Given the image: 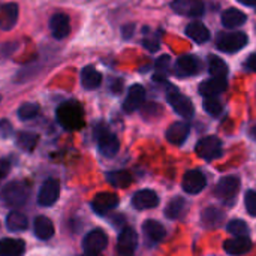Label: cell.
Masks as SVG:
<instances>
[{
	"instance_id": "cell-43",
	"label": "cell",
	"mask_w": 256,
	"mask_h": 256,
	"mask_svg": "<svg viewBox=\"0 0 256 256\" xmlns=\"http://www.w3.org/2000/svg\"><path fill=\"white\" fill-rule=\"evenodd\" d=\"M238 2L246 6H256V0H238Z\"/></svg>"
},
{
	"instance_id": "cell-24",
	"label": "cell",
	"mask_w": 256,
	"mask_h": 256,
	"mask_svg": "<svg viewBox=\"0 0 256 256\" xmlns=\"http://www.w3.org/2000/svg\"><path fill=\"white\" fill-rule=\"evenodd\" d=\"M142 231L146 234L147 238H150L152 242L158 243V242H162L165 238V228L164 225H160L158 220H153V219H148L142 224Z\"/></svg>"
},
{
	"instance_id": "cell-20",
	"label": "cell",
	"mask_w": 256,
	"mask_h": 256,
	"mask_svg": "<svg viewBox=\"0 0 256 256\" xmlns=\"http://www.w3.org/2000/svg\"><path fill=\"white\" fill-rule=\"evenodd\" d=\"M224 249L230 255H244V254H248L252 249V242L248 237H234V238L225 242Z\"/></svg>"
},
{
	"instance_id": "cell-6",
	"label": "cell",
	"mask_w": 256,
	"mask_h": 256,
	"mask_svg": "<svg viewBox=\"0 0 256 256\" xmlns=\"http://www.w3.org/2000/svg\"><path fill=\"white\" fill-rule=\"evenodd\" d=\"M96 138H98V147L99 152L106 156V158H112L118 153L120 148V142L117 140V136L114 134H111L106 128H99L96 130Z\"/></svg>"
},
{
	"instance_id": "cell-30",
	"label": "cell",
	"mask_w": 256,
	"mask_h": 256,
	"mask_svg": "<svg viewBox=\"0 0 256 256\" xmlns=\"http://www.w3.org/2000/svg\"><path fill=\"white\" fill-rule=\"evenodd\" d=\"M38 141H39V136L38 134H33V132H20L16 135V146L24 152H32L36 147Z\"/></svg>"
},
{
	"instance_id": "cell-13",
	"label": "cell",
	"mask_w": 256,
	"mask_h": 256,
	"mask_svg": "<svg viewBox=\"0 0 256 256\" xmlns=\"http://www.w3.org/2000/svg\"><path fill=\"white\" fill-rule=\"evenodd\" d=\"M206 184H207V180H206L204 174L194 170V171H189V172L184 174L182 186H183V190L186 194L196 195V194H200L206 188Z\"/></svg>"
},
{
	"instance_id": "cell-7",
	"label": "cell",
	"mask_w": 256,
	"mask_h": 256,
	"mask_svg": "<svg viewBox=\"0 0 256 256\" xmlns=\"http://www.w3.org/2000/svg\"><path fill=\"white\" fill-rule=\"evenodd\" d=\"M166 99H168V104L174 108V111L178 116H182L184 118L194 117L195 108H194V104H192V100L189 98H186L184 94H182L176 88H172V90L168 92Z\"/></svg>"
},
{
	"instance_id": "cell-16",
	"label": "cell",
	"mask_w": 256,
	"mask_h": 256,
	"mask_svg": "<svg viewBox=\"0 0 256 256\" xmlns=\"http://www.w3.org/2000/svg\"><path fill=\"white\" fill-rule=\"evenodd\" d=\"M144 99H146L144 87L140 84H134L128 92V96H126L124 104H123V110L126 112H134L135 110H138L144 104Z\"/></svg>"
},
{
	"instance_id": "cell-8",
	"label": "cell",
	"mask_w": 256,
	"mask_h": 256,
	"mask_svg": "<svg viewBox=\"0 0 256 256\" xmlns=\"http://www.w3.org/2000/svg\"><path fill=\"white\" fill-rule=\"evenodd\" d=\"M108 244V237L102 230H93L92 232H88L84 240H82V248L86 254H92V255H98L100 254Z\"/></svg>"
},
{
	"instance_id": "cell-19",
	"label": "cell",
	"mask_w": 256,
	"mask_h": 256,
	"mask_svg": "<svg viewBox=\"0 0 256 256\" xmlns=\"http://www.w3.org/2000/svg\"><path fill=\"white\" fill-rule=\"evenodd\" d=\"M189 124L186 122H176L166 130V140L174 146H182L189 135Z\"/></svg>"
},
{
	"instance_id": "cell-35",
	"label": "cell",
	"mask_w": 256,
	"mask_h": 256,
	"mask_svg": "<svg viewBox=\"0 0 256 256\" xmlns=\"http://www.w3.org/2000/svg\"><path fill=\"white\" fill-rule=\"evenodd\" d=\"M38 114H39V105L38 104H33V102L22 104L20 106V110H18V117L21 120H32Z\"/></svg>"
},
{
	"instance_id": "cell-2",
	"label": "cell",
	"mask_w": 256,
	"mask_h": 256,
	"mask_svg": "<svg viewBox=\"0 0 256 256\" xmlns=\"http://www.w3.org/2000/svg\"><path fill=\"white\" fill-rule=\"evenodd\" d=\"M28 195H30L28 186L20 182H12L2 189V200L4 204L10 207H20L26 204L28 200Z\"/></svg>"
},
{
	"instance_id": "cell-27",
	"label": "cell",
	"mask_w": 256,
	"mask_h": 256,
	"mask_svg": "<svg viewBox=\"0 0 256 256\" xmlns=\"http://www.w3.org/2000/svg\"><path fill=\"white\" fill-rule=\"evenodd\" d=\"M34 234L39 240H48L54 236V225L52 222L45 218V216H39L34 220Z\"/></svg>"
},
{
	"instance_id": "cell-26",
	"label": "cell",
	"mask_w": 256,
	"mask_h": 256,
	"mask_svg": "<svg viewBox=\"0 0 256 256\" xmlns=\"http://www.w3.org/2000/svg\"><path fill=\"white\" fill-rule=\"evenodd\" d=\"M186 34L196 44H204L210 39V30L202 22H190L186 27Z\"/></svg>"
},
{
	"instance_id": "cell-31",
	"label": "cell",
	"mask_w": 256,
	"mask_h": 256,
	"mask_svg": "<svg viewBox=\"0 0 256 256\" xmlns=\"http://www.w3.org/2000/svg\"><path fill=\"white\" fill-rule=\"evenodd\" d=\"M222 219H224V213L216 207H207L202 212V224L208 228H214L220 225Z\"/></svg>"
},
{
	"instance_id": "cell-11",
	"label": "cell",
	"mask_w": 256,
	"mask_h": 256,
	"mask_svg": "<svg viewBox=\"0 0 256 256\" xmlns=\"http://www.w3.org/2000/svg\"><path fill=\"white\" fill-rule=\"evenodd\" d=\"M171 8L184 16H201L204 14L206 4L202 0H174Z\"/></svg>"
},
{
	"instance_id": "cell-28",
	"label": "cell",
	"mask_w": 256,
	"mask_h": 256,
	"mask_svg": "<svg viewBox=\"0 0 256 256\" xmlns=\"http://www.w3.org/2000/svg\"><path fill=\"white\" fill-rule=\"evenodd\" d=\"M28 222L27 218L20 213V212H10L6 218V226L9 231L12 232H18V231H24L27 228Z\"/></svg>"
},
{
	"instance_id": "cell-12",
	"label": "cell",
	"mask_w": 256,
	"mask_h": 256,
	"mask_svg": "<svg viewBox=\"0 0 256 256\" xmlns=\"http://www.w3.org/2000/svg\"><path fill=\"white\" fill-rule=\"evenodd\" d=\"M138 246V236L132 228H124L120 234H118V240H117V249L120 256H132Z\"/></svg>"
},
{
	"instance_id": "cell-10",
	"label": "cell",
	"mask_w": 256,
	"mask_h": 256,
	"mask_svg": "<svg viewBox=\"0 0 256 256\" xmlns=\"http://www.w3.org/2000/svg\"><path fill=\"white\" fill-rule=\"evenodd\" d=\"M58 195H60V184H58V182L56 178H48L42 184V188L39 190L38 202L42 207H51L58 200Z\"/></svg>"
},
{
	"instance_id": "cell-9",
	"label": "cell",
	"mask_w": 256,
	"mask_h": 256,
	"mask_svg": "<svg viewBox=\"0 0 256 256\" xmlns=\"http://www.w3.org/2000/svg\"><path fill=\"white\" fill-rule=\"evenodd\" d=\"M201 70V62L198 57L192 56V54H186L182 56L174 66V74L180 78L183 76H194Z\"/></svg>"
},
{
	"instance_id": "cell-4",
	"label": "cell",
	"mask_w": 256,
	"mask_h": 256,
	"mask_svg": "<svg viewBox=\"0 0 256 256\" xmlns=\"http://www.w3.org/2000/svg\"><path fill=\"white\" fill-rule=\"evenodd\" d=\"M195 152L206 160H213L222 156V141L218 136H204L196 142Z\"/></svg>"
},
{
	"instance_id": "cell-5",
	"label": "cell",
	"mask_w": 256,
	"mask_h": 256,
	"mask_svg": "<svg viewBox=\"0 0 256 256\" xmlns=\"http://www.w3.org/2000/svg\"><path fill=\"white\" fill-rule=\"evenodd\" d=\"M240 190V180L234 176H226L216 184V196L225 204H232Z\"/></svg>"
},
{
	"instance_id": "cell-37",
	"label": "cell",
	"mask_w": 256,
	"mask_h": 256,
	"mask_svg": "<svg viewBox=\"0 0 256 256\" xmlns=\"http://www.w3.org/2000/svg\"><path fill=\"white\" fill-rule=\"evenodd\" d=\"M244 202H246V208L249 212L250 216H256V192L255 190H249L244 196Z\"/></svg>"
},
{
	"instance_id": "cell-44",
	"label": "cell",
	"mask_w": 256,
	"mask_h": 256,
	"mask_svg": "<svg viewBox=\"0 0 256 256\" xmlns=\"http://www.w3.org/2000/svg\"><path fill=\"white\" fill-rule=\"evenodd\" d=\"M250 136H252L254 140H256V126H254V128L250 129Z\"/></svg>"
},
{
	"instance_id": "cell-15",
	"label": "cell",
	"mask_w": 256,
	"mask_h": 256,
	"mask_svg": "<svg viewBox=\"0 0 256 256\" xmlns=\"http://www.w3.org/2000/svg\"><path fill=\"white\" fill-rule=\"evenodd\" d=\"M50 30L56 39H63L70 32V21L69 16L63 12H57L50 20Z\"/></svg>"
},
{
	"instance_id": "cell-17",
	"label": "cell",
	"mask_w": 256,
	"mask_h": 256,
	"mask_svg": "<svg viewBox=\"0 0 256 256\" xmlns=\"http://www.w3.org/2000/svg\"><path fill=\"white\" fill-rule=\"evenodd\" d=\"M159 204V196L156 195V192L150 190V189H142L138 190L134 196H132V206L138 210H147V208H154Z\"/></svg>"
},
{
	"instance_id": "cell-32",
	"label": "cell",
	"mask_w": 256,
	"mask_h": 256,
	"mask_svg": "<svg viewBox=\"0 0 256 256\" xmlns=\"http://www.w3.org/2000/svg\"><path fill=\"white\" fill-rule=\"evenodd\" d=\"M208 70H210L213 78H226L228 64L222 58H219L216 56H212L210 60H208Z\"/></svg>"
},
{
	"instance_id": "cell-45",
	"label": "cell",
	"mask_w": 256,
	"mask_h": 256,
	"mask_svg": "<svg viewBox=\"0 0 256 256\" xmlns=\"http://www.w3.org/2000/svg\"><path fill=\"white\" fill-rule=\"evenodd\" d=\"M81 256H100V254H98V255H92V254H84V255Z\"/></svg>"
},
{
	"instance_id": "cell-18",
	"label": "cell",
	"mask_w": 256,
	"mask_h": 256,
	"mask_svg": "<svg viewBox=\"0 0 256 256\" xmlns=\"http://www.w3.org/2000/svg\"><path fill=\"white\" fill-rule=\"evenodd\" d=\"M226 78H210L201 82L200 86V93L204 98H216L222 92L226 90Z\"/></svg>"
},
{
	"instance_id": "cell-1",
	"label": "cell",
	"mask_w": 256,
	"mask_h": 256,
	"mask_svg": "<svg viewBox=\"0 0 256 256\" xmlns=\"http://www.w3.org/2000/svg\"><path fill=\"white\" fill-rule=\"evenodd\" d=\"M57 120L66 130H78L84 126V112L78 102L68 100L57 108Z\"/></svg>"
},
{
	"instance_id": "cell-40",
	"label": "cell",
	"mask_w": 256,
	"mask_h": 256,
	"mask_svg": "<svg viewBox=\"0 0 256 256\" xmlns=\"http://www.w3.org/2000/svg\"><path fill=\"white\" fill-rule=\"evenodd\" d=\"M144 46L148 50V51H152V52H154V51H158L159 50V42H158V39H144Z\"/></svg>"
},
{
	"instance_id": "cell-39",
	"label": "cell",
	"mask_w": 256,
	"mask_h": 256,
	"mask_svg": "<svg viewBox=\"0 0 256 256\" xmlns=\"http://www.w3.org/2000/svg\"><path fill=\"white\" fill-rule=\"evenodd\" d=\"M12 134V124L8 120H0V136L8 138Z\"/></svg>"
},
{
	"instance_id": "cell-23",
	"label": "cell",
	"mask_w": 256,
	"mask_h": 256,
	"mask_svg": "<svg viewBox=\"0 0 256 256\" xmlns=\"http://www.w3.org/2000/svg\"><path fill=\"white\" fill-rule=\"evenodd\" d=\"M26 250V243L16 238L0 240V256H22Z\"/></svg>"
},
{
	"instance_id": "cell-46",
	"label": "cell",
	"mask_w": 256,
	"mask_h": 256,
	"mask_svg": "<svg viewBox=\"0 0 256 256\" xmlns=\"http://www.w3.org/2000/svg\"><path fill=\"white\" fill-rule=\"evenodd\" d=\"M0 100H2V96H0Z\"/></svg>"
},
{
	"instance_id": "cell-3",
	"label": "cell",
	"mask_w": 256,
	"mask_h": 256,
	"mask_svg": "<svg viewBox=\"0 0 256 256\" xmlns=\"http://www.w3.org/2000/svg\"><path fill=\"white\" fill-rule=\"evenodd\" d=\"M248 34L243 32L220 33L216 39V45L224 52H237L248 44Z\"/></svg>"
},
{
	"instance_id": "cell-22",
	"label": "cell",
	"mask_w": 256,
	"mask_h": 256,
	"mask_svg": "<svg viewBox=\"0 0 256 256\" xmlns=\"http://www.w3.org/2000/svg\"><path fill=\"white\" fill-rule=\"evenodd\" d=\"M102 75L94 66H86L81 70V84L86 90H94L100 86Z\"/></svg>"
},
{
	"instance_id": "cell-41",
	"label": "cell",
	"mask_w": 256,
	"mask_h": 256,
	"mask_svg": "<svg viewBox=\"0 0 256 256\" xmlns=\"http://www.w3.org/2000/svg\"><path fill=\"white\" fill-rule=\"evenodd\" d=\"M9 170H10V164L4 159H0V180L8 176Z\"/></svg>"
},
{
	"instance_id": "cell-29",
	"label": "cell",
	"mask_w": 256,
	"mask_h": 256,
	"mask_svg": "<svg viewBox=\"0 0 256 256\" xmlns=\"http://www.w3.org/2000/svg\"><path fill=\"white\" fill-rule=\"evenodd\" d=\"M106 180L110 184L116 188H128L132 183V174L129 171H111L106 174Z\"/></svg>"
},
{
	"instance_id": "cell-38",
	"label": "cell",
	"mask_w": 256,
	"mask_h": 256,
	"mask_svg": "<svg viewBox=\"0 0 256 256\" xmlns=\"http://www.w3.org/2000/svg\"><path fill=\"white\" fill-rule=\"evenodd\" d=\"M170 68V56H162L158 62H156V70L158 74H165Z\"/></svg>"
},
{
	"instance_id": "cell-21",
	"label": "cell",
	"mask_w": 256,
	"mask_h": 256,
	"mask_svg": "<svg viewBox=\"0 0 256 256\" xmlns=\"http://www.w3.org/2000/svg\"><path fill=\"white\" fill-rule=\"evenodd\" d=\"M18 20V6L15 3H6L0 6V28L10 30Z\"/></svg>"
},
{
	"instance_id": "cell-36",
	"label": "cell",
	"mask_w": 256,
	"mask_h": 256,
	"mask_svg": "<svg viewBox=\"0 0 256 256\" xmlns=\"http://www.w3.org/2000/svg\"><path fill=\"white\" fill-rule=\"evenodd\" d=\"M202 106H204V110H206L210 116H213V117H219V116L222 114V111H224L222 102H220L219 99H216V98H206Z\"/></svg>"
},
{
	"instance_id": "cell-33",
	"label": "cell",
	"mask_w": 256,
	"mask_h": 256,
	"mask_svg": "<svg viewBox=\"0 0 256 256\" xmlns=\"http://www.w3.org/2000/svg\"><path fill=\"white\" fill-rule=\"evenodd\" d=\"M184 207H186V202L183 198H174L165 208V214L166 218L170 219H178L182 218L183 212H184Z\"/></svg>"
},
{
	"instance_id": "cell-42",
	"label": "cell",
	"mask_w": 256,
	"mask_h": 256,
	"mask_svg": "<svg viewBox=\"0 0 256 256\" xmlns=\"http://www.w3.org/2000/svg\"><path fill=\"white\" fill-rule=\"evenodd\" d=\"M246 66H248L250 70L256 72V54H252V56L248 58V63H246Z\"/></svg>"
},
{
	"instance_id": "cell-34",
	"label": "cell",
	"mask_w": 256,
	"mask_h": 256,
	"mask_svg": "<svg viewBox=\"0 0 256 256\" xmlns=\"http://www.w3.org/2000/svg\"><path fill=\"white\" fill-rule=\"evenodd\" d=\"M228 232L232 234L234 237H248V232H249V226L246 222L240 220V219H236V220H231L226 226Z\"/></svg>"
},
{
	"instance_id": "cell-25",
	"label": "cell",
	"mask_w": 256,
	"mask_h": 256,
	"mask_svg": "<svg viewBox=\"0 0 256 256\" xmlns=\"http://www.w3.org/2000/svg\"><path fill=\"white\" fill-rule=\"evenodd\" d=\"M248 16L246 14H243L242 10L236 9V8H231V9H226L224 14H222V22L225 27L228 28H234V27H240L246 22Z\"/></svg>"
},
{
	"instance_id": "cell-14",
	"label": "cell",
	"mask_w": 256,
	"mask_h": 256,
	"mask_svg": "<svg viewBox=\"0 0 256 256\" xmlns=\"http://www.w3.org/2000/svg\"><path fill=\"white\" fill-rule=\"evenodd\" d=\"M117 204H118L117 195L110 194V192H102V194H98L94 200L92 201V208L98 214H106L108 212L116 208Z\"/></svg>"
}]
</instances>
